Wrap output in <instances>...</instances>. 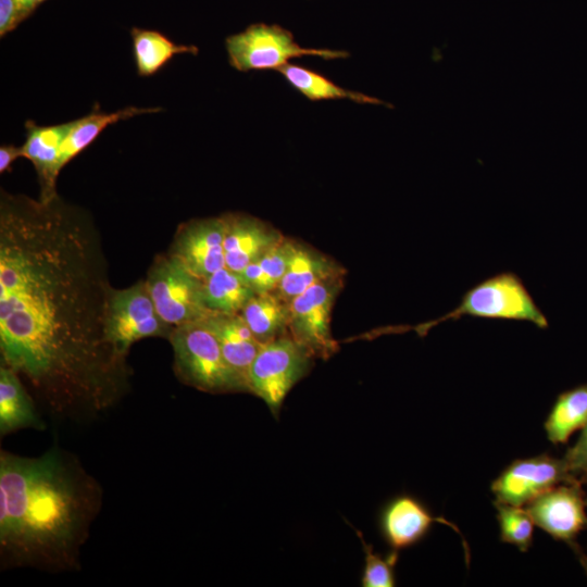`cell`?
<instances>
[{
    "instance_id": "obj_1",
    "label": "cell",
    "mask_w": 587,
    "mask_h": 587,
    "mask_svg": "<svg viewBox=\"0 0 587 587\" xmlns=\"http://www.w3.org/2000/svg\"><path fill=\"white\" fill-rule=\"evenodd\" d=\"M112 289L87 213L58 195L42 201L1 191V364L55 414L92 416L127 391L126 358L104 333Z\"/></svg>"
},
{
    "instance_id": "obj_2",
    "label": "cell",
    "mask_w": 587,
    "mask_h": 587,
    "mask_svg": "<svg viewBox=\"0 0 587 587\" xmlns=\"http://www.w3.org/2000/svg\"><path fill=\"white\" fill-rule=\"evenodd\" d=\"M100 504V489L65 452L1 453L0 548L12 565L67 569Z\"/></svg>"
},
{
    "instance_id": "obj_3",
    "label": "cell",
    "mask_w": 587,
    "mask_h": 587,
    "mask_svg": "<svg viewBox=\"0 0 587 587\" xmlns=\"http://www.w3.org/2000/svg\"><path fill=\"white\" fill-rule=\"evenodd\" d=\"M167 339L175 372L185 384L205 392L245 391L215 335L202 321L173 327Z\"/></svg>"
},
{
    "instance_id": "obj_4",
    "label": "cell",
    "mask_w": 587,
    "mask_h": 587,
    "mask_svg": "<svg viewBox=\"0 0 587 587\" xmlns=\"http://www.w3.org/2000/svg\"><path fill=\"white\" fill-rule=\"evenodd\" d=\"M463 316L528 322L546 329L548 320L536 304L522 279L513 272H502L469 289L461 302L441 317L423 324V332Z\"/></svg>"
},
{
    "instance_id": "obj_5",
    "label": "cell",
    "mask_w": 587,
    "mask_h": 587,
    "mask_svg": "<svg viewBox=\"0 0 587 587\" xmlns=\"http://www.w3.org/2000/svg\"><path fill=\"white\" fill-rule=\"evenodd\" d=\"M229 64L240 72L277 70L295 58L320 57L324 60L344 59L341 50L304 48L294 35L277 24L255 23L225 40Z\"/></svg>"
},
{
    "instance_id": "obj_6",
    "label": "cell",
    "mask_w": 587,
    "mask_h": 587,
    "mask_svg": "<svg viewBox=\"0 0 587 587\" xmlns=\"http://www.w3.org/2000/svg\"><path fill=\"white\" fill-rule=\"evenodd\" d=\"M145 284L159 315L172 327L212 313L204 303L202 280L168 253L154 259Z\"/></svg>"
},
{
    "instance_id": "obj_7",
    "label": "cell",
    "mask_w": 587,
    "mask_h": 587,
    "mask_svg": "<svg viewBox=\"0 0 587 587\" xmlns=\"http://www.w3.org/2000/svg\"><path fill=\"white\" fill-rule=\"evenodd\" d=\"M312 358L290 335L264 344L250 367L249 392L277 416L287 394L309 372Z\"/></svg>"
},
{
    "instance_id": "obj_8",
    "label": "cell",
    "mask_w": 587,
    "mask_h": 587,
    "mask_svg": "<svg viewBox=\"0 0 587 587\" xmlns=\"http://www.w3.org/2000/svg\"><path fill=\"white\" fill-rule=\"evenodd\" d=\"M172 329L159 315L145 280L124 289H112L104 333L116 353L126 358L134 342L147 337L168 338Z\"/></svg>"
},
{
    "instance_id": "obj_9",
    "label": "cell",
    "mask_w": 587,
    "mask_h": 587,
    "mask_svg": "<svg viewBox=\"0 0 587 587\" xmlns=\"http://www.w3.org/2000/svg\"><path fill=\"white\" fill-rule=\"evenodd\" d=\"M342 286L344 277L324 280L289 301V335L313 357L326 360L338 350L330 330V314Z\"/></svg>"
},
{
    "instance_id": "obj_10",
    "label": "cell",
    "mask_w": 587,
    "mask_h": 587,
    "mask_svg": "<svg viewBox=\"0 0 587 587\" xmlns=\"http://www.w3.org/2000/svg\"><path fill=\"white\" fill-rule=\"evenodd\" d=\"M574 482L579 480L570 473L563 458L540 454L513 461L492 482L491 490L496 501L524 507L545 491Z\"/></svg>"
},
{
    "instance_id": "obj_11",
    "label": "cell",
    "mask_w": 587,
    "mask_h": 587,
    "mask_svg": "<svg viewBox=\"0 0 587 587\" xmlns=\"http://www.w3.org/2000/svg\"><path fill=\"white\" fill-rule=\"evenodd\" d=\"M582 483L560 484L525 505L535 525L575 551L577 535L587 529V513Z\"/></svg>"
},
{
    "instance_id": "obj_12",
    "label": "cell",
    "mask_w": 587,
    "mask_h": 587,
    "mask_svg": "<svg viewBox=\"0 0 587 587\" xmlns=\"http://www.w3.org/2000/svg\"><path fill=\"white\" fill-rule=\"evenodd\" d=\"M223 215L195 218L177 228L168 254L201 280L226 267Z\"/></svg>"
},
{
    "instance_id": "obj_13",
    "label": "cell",
    "mask_w": 587,
    "mask_h": 587,
    "mask_svg": "<svg viewBox=\"0 0 587 587\" xmlns=\"http://www.w3.org/2000/svg\"><path fill=\"white\" fill-rule=\"evenodd\" d=\"M223 217L225 264L233 272L240 273L285 238L271 224L252 215L226 213Z\"/></svg>"
},
{
    "instance_id": "obj_14",
    "label": "cell",
    "mask_w": 587,
    "mask_h": 587,
    "mask_svg": "<svg viewBox=\"0 0 587 587\" xmlns=\"http://www.w3.org/2000/svg\"><path fill=\"white\" fill-rule=\"evenodd\" d=\"M201 321L213 332L227 364L249 392L250 367L264 344L254 337L241 313L212 312Z\"/></svg>"
},
{
    "instance_id": "obj_15",
    "label": "cell",
    "mask_w": 587,
    "mask_h": 587,
    "mask_svg": "<svg viewBox=\"0 0 587 587\" xmlns=\"http://www.w3.org/2000/svg\"><path fill=\"white\" fill-rule=\"evenodd\" d=\"M444 523L455 530L452 523L433 516L427 508L414 497L402 495L394 498L380 515L382 534L392 550L399 551L417 544L434 523Z\"/></svg>"
},
{
    "instance_id": "obj_16",
    "label": "cell",
    "mask_w": 587,
    "mask_h": 587,
    "mask_svg": "<svg viewBox=\"0 0 587 587\" xmlns=\"http://www.w3.org/2000/svg\"><path fill=\"white\" fill-rule=\"evenodd\" d=\"M71 123L51 126H40L28 121L26 126V140L23 157L35 166L40 186L39 199L47 201L58 195L57 179L61 171L60 150L66 137Z\"/></svg>"
},
{
    "instance_id": "obj_17",
    "label": "cell",
    "mask_w": 587,
    "mask_h": 587,
    "mask_svg": "<svg viewBox=\"0 0 587 587\" xmlns=\"http://www.w3.org/2000/svg\"><path fill=\"white\" fill-rule=\"evenodd\" d=\"M345 274V268L333 259L302 242L294 241L287 270L275 291L289 302L311 286L344 277Z\"/></svg>"
},
{
    "instance_id": "obj_18",
    "label": "cell",
    "mask_w": 587,
    "mask_h": 587,
    "mask_svg": "<svg viewBox=\"0 0 587 587\" xmlns=\"http://www.w3.org/2000/svg\"><path fill=\"white\" fill-rule=\"evenodd\" d=\"M161 108L127 107L114 112H103L98 105L92 111L75 121L64 138L60 150L61 170L78 153L86 149L109 125L137 115L155 113Z\"/></svg>"
},
{
    "instance_id": "obj_19",
    "label": "cell",
    "mask_w": 587,
    "mask_h": 587,
    "mask_svg": "<svg viewBox=\"0 0 587 587\" xmlns=\"http://www.w3.org/2000/svg\"><path fill=\"white\" fill-rule=\"evenodd\" d=\"M33 401L13 370L0 366V433L7 435L20 428H42Z\"/></svg>"
},
{
    "instance_id": "obj_20",
    "label": "cell",
    "mask_w": 587,
    "mask_h": 587,
    "mask_svg": "<svg viewBox=\"0 0 587 587\" xmlns=\"http://www.w3.org/2000/svg\"><path fill=\"white\" fill-rule=\"evenodd\" d=\"M241 315L254 337L270 342L288 330L289 302L275 290L257 292L245 305Z\"/></svg>"
},
{
    "instance_id": "obj_21",
    "label": "cell",
    "mask_w": 587,
    "mask_h": 587,
    "mask_svg": "<svg viewBox=\"0 0 587 587\" xmlns=\"http://www.w3.org/2000/svg\"><path fill=\"white\" fill-rule=\"evenodd\" d=\"M278 72L295 90L311 101L348 99L362 104L389 105L378 98L345 89L321 73L298 64L287 63Z\"/></svg>"
},
{
    "instance_id": "obj_22",
    "label": "cell",
    "mask_w": 587,
    "mask_h": 587,
    "mask_svg": "<svg viewBox=\"0 0 587 587\" xmlns=\"http://www.w3.org/2000/svg\"><path fill=\"white\" fill-rule=\"evenodd\" d=\"M130 35L134 61L139 76L154 75L176 54L198 53V47L175 43L157 30L135 27Z\"/></svg>"
},
{
    "instance_id": "obj_23",
    "label": "cell",
    "mask_w": 587,
    "mask_h": 587,
    "mask_svg": "<svg viewBox=\"0 0 587 587\" xmlns=\"http://www.w3.org/2000/svg\"><path fill=\"white\" fill-rule=\"evenodd\" d=\"M207 308L215 313H241L255 290L236 272L223 267L202 280Z\"/></svg>"
},
{
    "instance_id": "obj_24",
    "label": "cell",
    "mask_w": 587,
    "mask_h": 587,
    "mask_svg": "<svg viewBox=\"0 0 587 587\" xmlns=\"http://www.w3.org/2000/svg\"><path fill=\"white\" fill-rule=\"evenodd\" d=\"M587 424V384L560 394L545 422L547 438L554 445L567 442Z\"/></svg>"
},
{
    "instance_id": "obj_25",
    "label": "cell",
    "mask_w": 587,
    "mask_h": 587,
    "mask_svg": "<svg viewBox=\"0 0 587 587\" xmlns=\"http://www.w3.org/2000/svg\"><path fill=\"white\" fill-rule=\"evenodd\" d=\"M294 241L285 237L278 245L250 263L238 274L255 292L276 290L287 270Z\"/></svg>"
},
{
    "instance_id": "obj_26",
    "label": "cell",
    "mask_w": 587,
    "mask_h": 587,
    "mask_svg": "<svg viewBox=\"0 0 587 587\" xmlns=\"http://www.w3.org/2000/svg\"><path fill=\"white\" fill-rule=\"evenodd\" d=\"M495 507L501 540L515 546L520 551H527L532 546L535 525L527 510L499 501L495 502Z\"/></svg>"
},
{
    "instance_id": "obj_27",
    "label": "cell",
    "mask_w": 587,
    "mask_h": 587,
    "mask_svg": "<svg viewBox=\"0 0 587 587\" xmlns=\"http://www.w3.org/2000/svg\"><path fill=\"white\" fill-rule=\"evenodd\" d=\"M364 550V569L361 577L363 587H392L396 585L395 565L398 551L391 550L387 555L376 553L372 546L364 541L358 532Z\"/></svg>"
},
{
    "instance_id": "obj_28",
    "label": "cell",
    "mask_w": 587,
    "mask_h": 587,
    "mask_svg": "<svg viewBox=\"0 0 587 587\" xmlns=\"http://www.w3.org/2000/svg\"><path fill=\"white\" fill-rule=\"evenodd\" d=\"M567 470L579 482H587V424L574 446L563 457Z\"/></svg>"
},
{
    "instance_id": "obj_29",
    "label": "cell",
    "mask_w": 587,
    "mask_h": 587,
    "mask_svg": "<svg viewBox=\"0 0 587 587\" xmlns=\"http://www.w3.org/2000/svg\"><path fill=\"white\" fill-rule=\"evenodd\" d=\"M28 14L17 0H0V35L12 32Z\"/></svg>"
},
{
    "instance_id": "obj_30",
    "label": "cell",
    "mask_w": 587,
    "mask_h": 587,
    "mask_svg": "<svg viewBox=\"0 0 587 587\" xmlns=\"http://www.w3.org/2000/svg\"><path fill=\"white\" fill-rule=\"evenodd\" d=\"M20 157H23L22 146L2 145L0 147V173L10 171L13 162Z\"/></svg>"
},
{
    "instance_id": "obj_31",
    "label": "cell",
    "mask_w": 587,
    "mask_h": 587,
    "mask_svg": "<svg viewBox=\"0 0 587 587\" xmlns=\"http://www.w3.org/2000/svg\"><path fill=\"white\" fill-rule=\"evenodd\" d=\"M43 1L45 0H17L28 15Z\"/></svg>"
},
{
    "instance_id": "obj_32",
    "label": "cell",
    "mask_w": 587,
    "mask_h": 587,
    "mask_svg": "<svg viewBox=\"0 0 587 587\" xmlns=\"http://www.w3.org/2000/svg\"><path fill=\"white\" fill-rule=\"evenodd\" d=\"M579 558L580 564L587 575V552H583L579 549L575 551Z\"/></svg>"
},
{
    "instance_id": "obj_33",
    "label": "cell",
    "mask_w": 587,
    "mask_h": 587,
    "mask_svg": "<svg viewBox=\"0 0 587 587\" xmlns=\"http://www.w3.org/2000/svg\"><path fill=\"white\" fill-rule=\"evenodd\" d=\"M586 507H587V497L585 498Z\"/></svg>"
}]
</instances>
